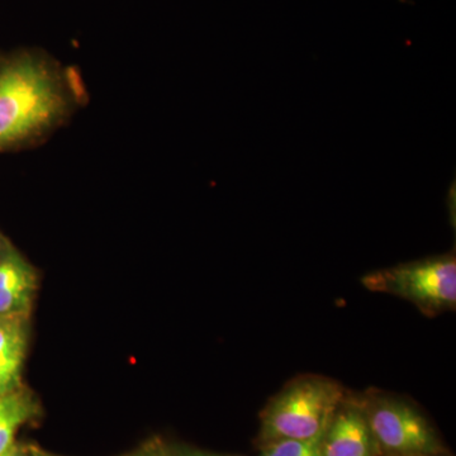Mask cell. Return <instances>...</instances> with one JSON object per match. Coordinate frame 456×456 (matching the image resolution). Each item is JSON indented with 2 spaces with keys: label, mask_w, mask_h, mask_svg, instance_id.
<instances>
[{
  "label": "cell",
  "mask_w": 456,
  "mask_h": 456,
  "mask_svg": "<svg viewBox=\"0 0 456 456\" xmlns=\"http://www.w3.org/2000/svg\"><path fill=\"white\" fill-rule=\"evenodd\" d=\"M68 106L64 83L44 55L22 51L0 59V151L49 131Z\"/></svg>",
  "instance_id": "1"
},
{
  "label": "cell",
  "mask_w": 456,
  "mask_h": 456,
  "mask_svg": "<svg viewBox=\"0 0 456 456\" xmlns=\"http://www.w3.org/2000/svg\"><path fill=\"white\" fill-rule=\"evenodd\" d=\"M345 397L344 387L330 378L314 374L294 378L261 412L260 444L321 436Z\"/></svg>",
  "instance_id": "2"
},
{
  "label": "cell",
  "mask_w": 456,
  "mask_h": 456,
  "mask_svg": "<svg viewBox=\"0 0 456 456\" xmlns=\"http://www.w3.org/2000/svg\"><path fill=\"white\" fill-rule=\"evenodd\" d=\"M362 284L371 292L392 294L412 303L425 316H437L455 310V255L428 257L369 273L362 278Z\"/></svg>",
  "instance_id": "3"
},
{
  "label": "cell",
  "mask_w": 456,
  "mask_h": 456,
  "mask_svg": "<svg viewBox=\"0 0 456 456\" xmlns=\"http://www.w3.org/2000/svg\"><path fill=\"white\" fill-rule=\"evenodd\" d=\"M360 397L379 455L424 456L444 452L436 431L412 404L384 393H369Z\"/></svg>",
  "instance_id": "4"
},
{
  "label": "cell",
  "mask_w": 456,
  "mask_h": 456,
  "mask_svg": "<svg viewBox=\"0 0 456 456\" xmlns=\"http://www.w3.org/2000/svg\"><path fill=\"white\" fill-rule=\"evenodd\" d=\"M322 456H379L362 397L346 395L322 437Z\"/></svg>",
  "instance_id": "5"
},
{
  "label": "cell",
  "mask_w": 456,
  "mask_h": 456,
  "mask_svg": "<svg viewBox=\"0 0 456 456\" xmlns=\"http://www.w3.org/2000/svg\"><path fill=\"white\" fill-rule=\"evenodd\" d=\"M36 288L35 269L11 248L0 261V317H28Z\"/></svg>",
  "instance_id": "6"
},
{
  "label": "cell",
  "mask_w": 456,
  "mask_h": 456,
  "mask_svg": "<svg viewBox=\"0 0 456 456\" xmlns=\"http://www.w3.org/2000/svg\"><path fill=\"white\" fill-rule=\"evenodd\" d=\"M27 318L0 317V395L20 388L28 342Z\"/></svg>",
  "instance_id": "7"
},
{
  "label": "cell",
  "mask_w": 456,
  "mask_h": 456,
  "mask_svg": "<svg viewBox=\"0 0 456 456\" xmlns=\"http://www.w3.org/2000/svg\"><path fill=\"white\" fill-rule=\"evenodd\" d=\"M36 411L35 399L23 389L0 395V455L16 445L18 431L36 415Z\"/></svg>",
  "instance_id": "8"
},
{
  "label": "cell",
  "mask_w": 456,
  "mask_h": 456,
  "mask_svg": "<svg viewBox=\"0 0 456 456\" xmlns=\"http://www.w3.org/2000/svg\"><path fill=\"white\" fill-rule=\"evenodd\" d=\"M322 437L314 439H279L260 444V456H322Z\"/></svg>",
  "instance_id": "9"
},
{
  "label": "cell",
  "mask_w": 456,
  "mask_h": 456,
  "mask_svg": "<svg viewBox=\"0 0 456 456\" xmlns=\"http://www.w3.org/2000/svg\"><path fill=\"white\" fill-rule=\"evenodd\" d=\"M127 456H170L169 446L159 440L150 441L142 448Z\"/></svg>",
  "instance_id": "10"
},
{
  "label": "cell",
  "mask_w": 456,
  "mask_h": 456,
  "mask_svg": "<svg viewBox=\"0 0 456 456\" xmlns=\"http://www.w3.org/2000/svg\"><path fill=\"white\" fill-rule=\"evenodd\" d=\"M170 456H240L218 454V452H206L197 448H191L187 445L169 446Z\"/></svg>",
  "instance_id": "11"
},
{
  "label": "cell",
  "mask_w": 456,
  "mask_h": 456,
  "mask_svg": "<svg viewBox=\"0 0 456 456\" xmlns=\"http://www.w3.org/2000/svg\"><path fill=\"white\" fill-rule=\"evenodd\" d=\"M0 456H33L32 448H26V446L16 444L8 452Z\"/></svg>",
  "instance_id": "12"
},
{
  "label": "cell",
  "mask_w": 456,
  "mask_h": 456,
  "mask_svg": "<svg viewBox=\"0 0 456 456\" xmlns=\"http://www.w3.org/2000/svg\"><path fill=\"white\" fill-rule=\"evenodd\" d=\"M12 245L9 244L7 240L4 239V236L0 233V261L4 259L5 255L8 254V251L11 250Z\"/></svg>",
  "instance_id": "13"
},
{
  "label": "cell",
  "mask_w": 456,
  "mask_h": 456,
  "mask_svg": "<svg viewBox=\"0 0 456 456\" xmlns=\"http://www.w3.org/2000/svg\"><path fill=\"white\" fill-rule=\"evenodd\" d=\"M33 456H60L55 454H50V452H44V450L32 448Z\"/></svg>",
  "instance_id": "14"
},
{
  "label": "cell",
  "mask_w": 456,
  "mask_h": 456,
  "mask_svg": "<svg viewBox=\"0 0 456 456\" xmlns=\"http://www.w3.org/2000/svg\"><path fill=\"white\" fill-rule=\"evenodd\" d=\"M424 456H444V452H441V454H435V455H424Z\"/></svg>",
  "instance_id": "15"
},
{
  "label": "cell",
  "mask_w": 456,
  "mask_h": 456,
  "mask_svg": "<svg viewBox=\"0 0 456 456\" xmlns=\"http://www.w3.org/2000/svg\"><path fill=\"white\" fill-rule=\"evenodd\" d=\"M0 59H2V57H0Z\"/></svg>",
  "instance_id": "16"
}]
</instances>
